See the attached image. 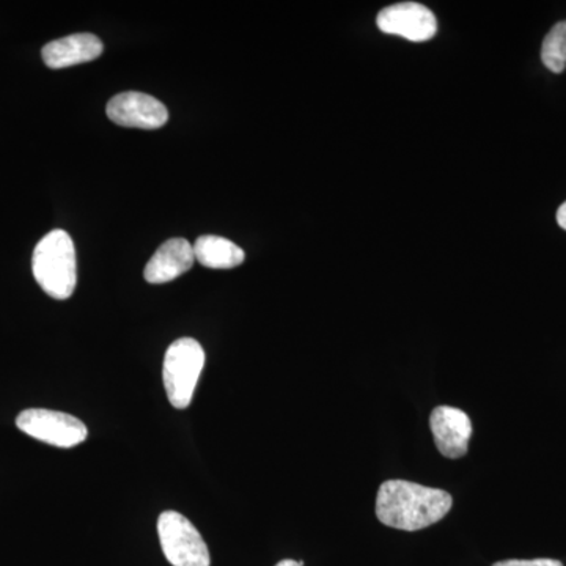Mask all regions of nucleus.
<instances>
[{"instance_id": "11", "label": "nucleus", "mask_w": 566, "mask_h": 566, "mask_svg": "<svg viewBox=\"0 0 566 566\" xmlns=\"http://www.w3.org/2000/svg\"><path fill=\"white\" fill-rule=\"evenodd\" d=\"M197 262L211 270H232L244 262L245 253L240 245L227 238L203 234L192 244Z\"/></svg>"}, {"instance_id": "1", "label": "nucleus", "mask_w": 566, "mask_h": 566, "mask_svg": "<svg viewBox=\"0 0 566 566\" xmlns=\"http://www.w3.org/2000/svg\"><path fill=\"white\" fill-rule=\"evenodd\" d=\"M452 505V495L444 490L387 480L376 495V517L387 527L416 532L439 523Z\"/></svg>"}, {"instance_id": "14", "label": "nucleus", "mask_w": 566, "mask_h": 566, "mask_svg": "<svg viewBox=\"0 0 566 566\" xmlns=\"http://www.w3.org/2000/svg\"><path fill=\"white\" fill-rule=\"evenodd\" d=\"M557 222L562 229L566 230V202L558 208L557 211Z\"/></svg>"}, {"instance_id": "4", "label": "nucleus", "mask_w": 566, "mask_h": 566, "mask_svg": "<svg viewBox=\"0 0 566 566\" xmlns=\"http://www.w3.org/2000/svg\"><path fill=\"white\" fill-rule=\"evenodd\" d=\"M158 535L164 556L172 566H210L207 543L188 517L163 512L158 517Z\"/></svg>"}, {"instance_id": "7", "label": "nucleus", "mask_w": 566, "mask_h": 566, "mask_svg": "<svg viewBox=\"0 0 566 566\" xmlns=\"http://www.w3.org/2000/svg\"><path fill=\"white\" fill-rule=\"evenodd\" d=\"M376 24L385 33L400 35L416 43L431 40L438 32V21L433 11L416 2L394 3L386 7L376 18Z\"/></svg>"}, {"instance_id": "13", "label": "nucleus", "mask_w": 566, "mask_h": 566, "mask_svg": "<svg viewBox=\"0 0 566 566\" xmlns=\"http://www.w3.org/2000/svg\"><path fill=\"white\" fill-rule=\"evenodd\" d=\"M493 566H564L562 562L553 558H534V560H504L497 562Z\"/></svg>"}, {"instance_id": "12", "label": "nucleus", "mask_w": 566, "mask_h": 566, "mask_svg": "<svg viewBox=\"0 0 566 566\" xmlns=\"http://www.w3.org/2000/svg\"><path fill=\"white\" fill-rule=\"evenodd\" d=\"M542 61L553 73H562L566 69V21L558 22L547 33L543 41Z\"/></svg>"}, {"instance_id": "6", "label": "nucleus", "mask_w": 566, "mask_h": 566, "mask_svg": "<svg viewBox=\"0 0 566 566\" xmlns=\"http://www.w3.org/2000/svg\"><path fill=\"white\" fill-rule=\"evenodd\" d=\"M107 117L125 128L158 129L169 120L159 99L140 92L118 93L107 103Z\"/></svg>"}, {"instance_id": "5", "label": "nucleus", "mask_w": 566, "mask_h": 566, "mask_svg": "<svg viewBox=\"0 0 566 566\" xmlns=\"http://www.w3.org/2000/svg\"><path fill=\"white\" fill-rule=\"evenodd\" d=\"M17 427L36 441L59 449L80 446L88 436L87 427L77 417L51 409H25L17 417Z\"/></svg>"}, {"instance_id": "9", "label": "nucleus", "mask_w": 566, "mask_h": 566, "mask_svg": "<svg viewBox=\"0 0 566 566\" xmlns=\"http://www.w3.org/2000/svg\"><path fill=\"white\" fill-rule=\"evenodd\" d=\"M103 41L93 33H74L44 44L41 57L50 69L61 70L95 61L103 54Z\"/></svg>"}, {"instance_id": "15", "label": "nucleus", "mask_w": 566, "mask_h": 566, "mask_svg": "<svg viewBox=\"0 0 566 566\" xmlns=\"http://www.w3.org/2000/svg\"><path fill=\"white\" fill-rule=\"evenodd\" d=\"M275 566H304L303 562H296V560H282L279 562Z\"/></svg>"}, {"instance_id": "8", "label": "nucleus", "mask_w": 566, "mask_h": 566, "mask_svg": "<svg viewBox=\"0 0 566 566\" xmlns=\"http://www.w3.org/2000/svg\"><path fill=\"white\" fill-rule=\"evenodd\" d=\"M436 449L449 460H458L468 453L472 436L471 417L452 406H438L430 417Z\"/></svg>"}, {"instance_id": "3", "label": "nucleus", "mask_w": 566, "mask_h": 566, "mask_svg": "<svg viewBox=\"0 0 566 566\" xmlns=\"http://www.w3.org/2000/svg\"><path fill=\"white\" fill-rule=\"evenodd\" d=\"M203 365L202 345L193 338H180L169 346L164 357L163 378L174 408L186 409L191 405Z\"/></svg>"}, {"instance_id": "2", "label": "nucleus", "mask_w": 566, "mask_h": 566, "mask_svg": "<svg viewBox=\"0 0 566 566\" xmlns=\"http://www.w3.org/2000/svg\"><path fill=\"white\" fill-rule=\"evenodd\" d=\"M33 277L48 296L69 300L76 290V249L65 230H52L36 244L32 256Z\"/></svg>"}, {"instance_id": "10", "label": "nucleus", "mask_w": 566, "mask_h": 566, "mask_svg": "<svg viewBox=\"0 0 566 566\" xmlns=\"http://www.w3.org/2000/svg\"><path fill=\"white\" fill-rule=\"evenodd\" d=\"M196 255L189 241L182 238H174L159 245L158 251L151 256L144 271L145 281L148 283H167L175 281L180 275L191 270Z\"/></svg>"}]
</instances>
